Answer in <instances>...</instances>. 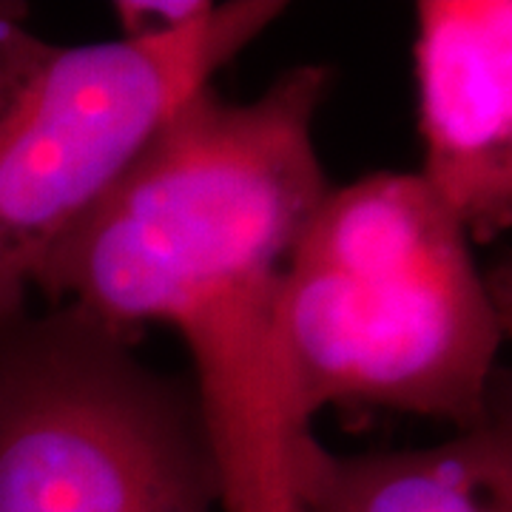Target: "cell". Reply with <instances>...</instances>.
Listing matches in <instances>:
<instances>
[{
  "mask_svg": "<svg viewBox=\"0 0 512 512\" xmlns=\"http://www.w3.org/2000/svg\"><path fill=\"white\" fill-rule=\"evenodd\" d=\"M333 74L299 63L245 103L202 86L126 177L57 245L35 291L137 339L157 322L183 336L220 467L222 512H305L282 274L330 191L316 117Z\"/></svg>",
  "mask_w": 512,
  "mask_h": 512,
  "instance_id": "6da1fadb",
  "label": "cell"
},
{
  "mask_svg": "<svg viewBox=\"0 0 512 512\" xmlns=\"http://www.w3.org/2000/svg\"><path fill=\"white\" fill-rule=\"evenodd\" d=\"M288 12L228 0L180 35L60 46L26 20L0 40V322L29 311L49 256L157 131Z\"/></svg>",
  "mask_w": 512,
  "mask_h": 512,
  "instance_id": "3957f363",
  "label": "cell"
},
{
  "mask_svg": "<svg viewBox=\"0 0 512 512\" xmlns=\"http://www.w3.org/2000/svg\"><path fill=\"white\" fill-rule=\"evenodd\" d=\"M299 493L305 512H512L510 402L433 447L339 456L311 436Z\"/></svg>",
  "mask_w": 512,
  "mask_h": 512,
  "instance_id": "8992f818",
  "label": "cell"
},
{
  "mask_svg": "<svg viewBox=\"0 0 512 512\" xmlns=\"http://www.w3.org/2000/svg\"><path fill=\"white\" fill-rule=\"evenodd\" d=\"M29 6L26 3H15V0H0V40L9 32V26H15L18 20H26Z\"/></svg>",
  "mask_w": 512,
  "mask_h": 512,
  "instance_id": "ba28073f",
  "label": "cell"
},
{
  "mask_svg": "<svg viewBox=\"0 0 512 512\" xmlns=\"http://www.w3.org/2000/svg\"><path fill=\"white\" fill-rule=\"evenodd\" d=\"M214 9V0H117L111 15L123 40L180 35Z\"/></svg>",
  "mask_w": 512,
  "mask_h": 512,
  "instance_id": "52a82bcc",
  "label": "cell"
},
{
  "mask_svg": "<svg viewBox=\"0 0 512 512\" xmlns=\"http://www.w3.org/2000/svg\"><path fill=\"white\" fill-rule=\"evenodd\" d=\"M279 336L305 430L325 407H384L461 433L504 402L501 296L416 171L330 185L285 262Z\"/></svg>",
  "mask_w": 512,
  "mask_h": 512,
  "instance_id": "7a4b0ae2",
  "label": "cell"
},
{
  "mask_svg": "<svg viewBox=\"0 0 512 512\" xmlns=\"http://www.w3.org/2000/svg\"><path fill=\"white\" fill-rule=\"evenodd\" d=\"M72 305L0 322V512H222L191 379Z\"/></svg>",
  "mask_w": 512,
  "mask_h": 512,
  "instance_id": "277c9868",
  "label": "cell"
},
{
  "mask_svg": "<svg viewBox=\"0 0 512 512\" xmlns=\"http://www.w3.org/2000/svg\"><path fill=\"white\" fill-rule=\"evenodd\" d=\"M413 72L424 157L416 171L467 231L512 225V3H416Z\"/></svg>",
  "mask_w": 512,
  "mask_h": 512,
  "instance_id": "5b68a950",
  "label": "cell"
}]
</instances>
